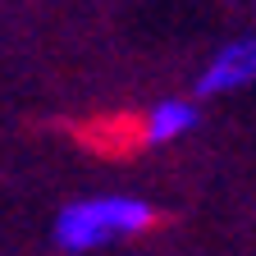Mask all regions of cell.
Returning <instances> with one entry per match:
<instances>
[{
  "label": "cell",
  "instance_id": "1",
  "mask_svg": "<svg viewBox=\"0 0 256 256\" xmlns=\"http://www.w3.org/2000/svg\"><path fill=\"white\" fill-rule=\"evenodd\" d=\"M156 224V206L142 197H128V192H96V197H78L69 202L55 224H50V242L60 252H96L124 238H138Z\"/></svg>",
  "mask_w": 256,
  "mask_h": 256
},
{
  "label": "cell",
  "instance_id": "2",
  "mask_svg": "<svg viewBox=\"0 0 256 256\" xmlns=\"http://www.w3.org/2000/svg\"><path fill=\"white\" fill-rule=\"evenodd\" d=\"M247 82H256V32L224 42L206 60V69L197 78V96H224V92H238Z\"/></svg>",
  "mask_w": 256,
  "mask_h": 256
},
{
  "label": "cell",
  "instance_id": "3",
  "mask_svg": "<svg viewBox=\"0 0 256 256\" xmlns=\"http://www.w3.org/2000/svg\"><path fill=\"white\" fill-rule=\"evenodd\" d=\"M197 128V106L183 101V96H170V101H156L142 119V142L146 146H165V142H178Z\"/></svg>",
  "mask_w": 256,
  "mask_h": 256
}]
</instances>
